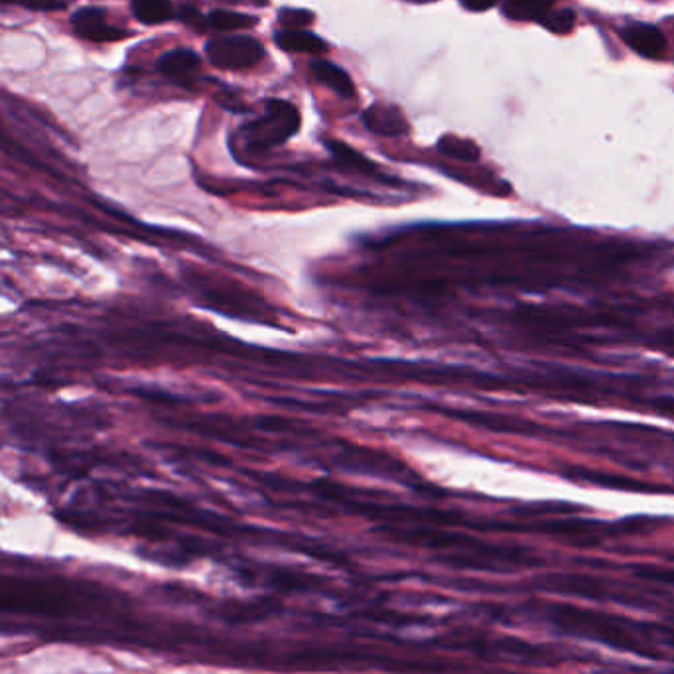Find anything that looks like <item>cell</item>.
I'll list each match as a JSON object with an SVG mask.
<instances>
[{
	"label": "cell",
	"instance_id": "obj_18",
	"mask_svg": "<svg viewBox=\"0 0 674 674\" xmlns=\"http://www.w3.org/2000/svg\"><path fill=\"white\" fill-rule=\"evenodd\" d=\"M462 4L468 10H473V13H483V10L493 8L497 0H462Z\"/></svg>",
	"mask_w": 674,
	"mask_h": 674
},
{
	"label": "cell",
	"instance_id": "obj_11",
	"mask_svg": "<svg viewBox=\"0 0 674 674\" xmlns=\"http://www.w3.org/2000/svg\"><path fill=\"white\" fill-rule=\"evenodd\" d=\"M580 477L584 480L604 485V487H616V490H631V491H667L665 487H657V485H647L641 481L627 480V477H619V475H609V473H601V472H588V470H580Z\"/></svg>",
	"mask_w": 674,
	"mask_h": 674
},
{
	"label": "cell",
	"instance_id": "obj_15",
	"mask_svg": "<svg viewBox=\"0 0 674 674\" xmlns=\"http://www.w3.org/2000/svg\"><path fill=\"white\" fill-rule=\"evenodd\" d=\"M440 148L444 152H448L450 157H458V158H468V160H473L477 158V154H480V150H477V147L473 142L470 140H462V139H455V137H444L440 140Z\"/></svg>",
	"mask_w": 674,
	"mask_h": 674
},
{
	"label": "cell",
	"instance_id": "obj_10",
	"mask_svg": "<svg viewBox=\"0 0 674 674\" xmlns=\"http://www.w3.org/2000/svg\"><path fill=\"white\" fill-rule=\"evenodd\" d=\"M132 13L144 24H162L174 10L170 0H132Z\"/></svg>",
	"mask_w": 674,
	"mask_h": 674
},
{
	"label": "cell",
	"instance_id": "obj_9",
	"mask_svg": "<svg viewBox=\"0 0 674 674\" xmlns=\"http://www.w3.org/2000/svg\"><path fill=\"white\" fill-rule=\"evenodd\" d=\"M556 0H505L503 14L511 20H541Z\"/></svg>",
	"mask_w": 674,
	"mask_h": 674
},
{
	"label": "cell",
	"instance_id": "obj_13",
	"mask_svg": "<svg viewBox=\"0 0 674 674\" xmlns=\"http://www.w3.org/2000/svg\"><path fill=\"white\" fill-rule=\"evenodd\" d=\"M538 22L554 34H568V32H572V28L576 26V14H574V10H570V8L551 10V13H546L541 20H538Z\"/></svg>",
	"mask_w": 674,
	"mask_h": 674
},
{
	"label": "cell",
	"instance_id": "obj_3",
	"mask_svg": "<svg viewBox=\"0 0 674 674\" xmlns=\"http://www.w3.org/2000/svg\"><path fill=\"white\" fill-rule=\"evenodd\" d=\"M71 24H74L76 32L89 41H117L127 38L129 32L122 28L111 26L105 20V10L101 8H81L71 16Z\"/></svg>",
	"mask_w": 674,
	"mask_h": 674
},
{
	"label": "cell",
	"instance_id": "obj_16",
	"mask_svg": "<svg viewBox=\"0 0 674 674\" xmlns=\"http://www.w3.org/2000/svg\"><path fill=\"white\" fill-rule=\"evenodd\" d=\"M3 4H16L30 10H40V13H54V10H64V0H0Z\"/></svg>",
	"mask_w": 674,
	"mask_h": 674
},
{
	"label": "cell",
	"instance_id": "obj_12",
	"mask_svg": "<svg viewBox=\"0 0 674 674\" xmlns=\"http://www.w3.org/2000/svg\"><path fill=\"white\" fill-rule=\"evenodd\" d=\"M207 22L215 30H247L256 24V18L251 14L231 13V10H215L207 18Z\"/></svg>",
	"mask_w": 674,
	"mask_h": 674
},
{
	"label": "cell",
	"instance_id": "obj_2",
	"mask_svg": "<svg viewBox=\"0 0 674 674\" xmlns=\"http://www.w3.org/2000/svg\"><path fill=\"white\" fill-rule=\"evenodd\" d=\"M205 54L220 69H248L265 58V48L251 36H223L211 40Z\"/></svg>",
	"mask_w": 674,
	"mask_h": 674
},
{
	"label": "cell",
	"instance_id": "obj_1",
	"mask_svg": "<svg viewBox=\"0 0 674 674\" xmlns=\"http://www.w3.org/2000/svg\"><path fill=\"white\" fill-rule=\"evenodd\" d=\"M298 111L286 101L273 99L266 103V115L247 129V137L253 147L266 148L284 142L290 134L298 130Z\"/></svg>",
	"mask_w": 674,
	"mask_h": 674
},
{
	"label": "cell",
	"instance_id": "obj_5",
	"mask_svg": "<svg viewBox=\"0 0 674 674\" xmlns=\"http://www.w3.org/2000/svg\"><path fill=\"white\" fill-rule=\"evenodd\" d=\"M158 71L170 81L190 87L200 76L202 61L192 49H172L160 58Z\"/></svg>",
	"mask_w": 674,
	"mask_h": 674
},
{
	"label": "cell",
	"instance_id": "obj_19",
	"mask_svg": "<svg viewBox=\"0 0 674 674\" xmlns=\"http://www.w3.org/2000/svg\"><path fill=\"white\" fill-rule=\"evenodd\" d=\"M414 3H432V0H414Z\"/></svg>",
	"mask_w": 674,
	"mask_h": 674
},
{
	"label": "cell",
	"instance_id": "obj_8",
	"mask_svg": "<svg viewBox=\"0 0 674 674\" xmlns=\"http://www.w3.org/2000/svg\"><path fill=\"white\" fill-rule=\"evenodd\" d=\"M312 74L319 83H324L326 87H329L331 91H336L337 95L346 97V99L355 95L354 81L349 79V76L346 74L344 69L334 66V64H329V61H321V59L314 61Z\"/></svg>",
	"mask_w": 674,
	"mask_h": 674
},
{
	"label": "cell",
	"instance_id": "obj_6",
	"mask_svg": "<svg viewBox=\"0 0 674 674\" xmlns=\"http://www.w3.org/2000/svg\"><path fill=\"white\" fill-rule=\"evenodd\" d=\"M363 122H365V127L371 129L373 132L387 134V137H397V134H404L409 129L402 111L391 105L369 107L365 112H363Z\"/></svg>",
	"mask_w": 674,
	"mask_h": 674
},
{
	"label": "cell",
	"instance_id": "obj_14",
	"mask_svg": "<svg viewBox=\"0 0 674 674\" xmlns=\"http://www.w3.org/2000/svg\"><path fill=\"white\" fill-rule=\"evenodd\" d=\"M278 20L284 30H302L314 22V14L302 8H283L278 13Z\"/></svg>",
	"mask_w": 674,
	"mask_h": 674
},
{
	"label": "cell",
	"instance_id": "obj_17",
	"mask_svg": "<svg viewBox=\"0 0 674 674\" xmlns=\"http://www.w3.org/2000/svg\"><path fill=\"white\" fill-rule=\"evenodd\" d=\"M180 18H182V22H184V24H188V26H192V28H195V30H203L205 24H210V22H207V20L203 18V14L200 13V10H198V8H193V6H182V10H180Z\"/></svg>",
	"mask_w": 674,
	"mask_h": 674
},
{
	"label": "cell",
	"instance_id": "obj_4",
	"mask_svg": "<svg viewBox=\"0 0 674 674\" xmlns=\"http://www.w3.org/2000/svg\"><path fill=\"white\" fill-rule=\"evenodd\" d=\"M621 38L625 44L635 49L639 56L649 59H661L667 51V38L657 26L634 22L621 30Z\"/></svg>",
	"mask_w": 674,
	"mask_h": 674
},
{
	"label": "cell",
	"instance_id": "obj_7",
	"mask_svg": "<svg viewBox=\"0 0 674 674\" xmlns=\"http://www.w3.org/2000/svg\"><path fill=\"white\" fill-rule=\"evenodd\" d=\"M276 44L286 51H306V54H326L328 41L308 30H280L274 34Z\"/></svg>",
	"mask_w": 674,
	"mask_h": 674
}]
</instances>
